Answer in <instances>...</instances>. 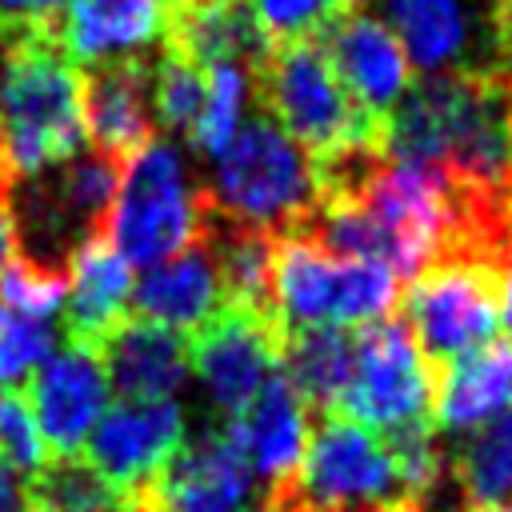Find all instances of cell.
I'll use <instances>...</instances> for the list:
<instances>
[{
	"mask_svg": "<svg viewBox=\"0 0 512 512\" xmlns=\"http://www.w3.org/2000/svg\"><path fill=\"white\" fill-rule=\"evenodd\" d=\"M512 80L500 76H424L384 116L380 152L388 160L452 172L468 188H504L508 180Z\"/></svg>",
	"mask_w": 512,
	"mask_h": 512,
	"instance_id": "obj_1",
	"label": "cell"
},
{
	"mask_svg": "<svg viewBox=\"0 0 512 512\" xmlns=\"http://www.w3.org/2000/svg\"><path fill=\"white\" fill-rule=\"evenodd\" d=\"M84 140V80L52 24L8 28L0 60V156L12 180L72 160Z\"/></svg>",
	"mask_w": 512,
	"mask_h": 512,
	"instance_id": "obj_2",
	"label": "cell"
},
{
	"mask_svg": "<svg viewBox=\"0 0 512 512\" xmlns=\"http://www.w3.org/2000/svg\"><path fill=\"white\" fill-rule=\"evenodd\" d=\"M208 212L256 232H304L320 208L312 156L272 120L248 116L244 128L212 156Z\"/></svg>",
	"mask_w": 512,
	"mask_h": 512,
	"instance_id": "obj_3",
	"label": "cell"
},
{
	"mask_svg": "<svg viewBox=\"0 0 512 512\" xmlns=\"http://www.w3.org/2000/svg\"><path fill=\"white\" fill-rule=\"evenodd\" d=\"M208 228V196L196 188L184 152L168 140H148L120 164V184L100 236L128 264H160Z\"/></svg>",
	"mask_w": 512,
	"mask_h": 512,
	"instance_id": "obj_4",
	"label": "cell"
},
{
	"mask_svg": "<svg viewBox=\"0 0 512 512\" xmlns=\"http://www.w3.org/2000/svg\"><path fill=\"white\" fill-rule=\"evenodd\" d=\"M396 280L380 260H344L320 248L312 232H284L272 252V312L284 332L368 328L396 304Z\"/></svg>",
	"mask_w": 512,
	"mask_h": 512,
	"instance_id": "obj_5",
	"label": "cell"
},
{
	"mask_svg": "<svg viewBox=\"0 0 512 512\" xmlns=\"http://www.w3.org/2000/svg\"><path fill=\"white\" fill-rule=\"evenodd\" d=\"M256 92L268 108L264 116H272L312 156V164L352 148H380L384 124L356 108L324 48L312 40L268 48L256 64Z\"/></svg>",
	"mask_w": 512,
	"mask_h": 512,
	"instance_id": "obj_6",
	"label": "cell"
},
{
	"mask_svg": "<svg viewBox=\"0 0 512 512\" xmlns=\"http://www.w3.org/2000/svg\"><path fill=\"white\" fill-rule=\"evenodd\" d=\"M280 496L300 512H388L420 504L404 492L388 440L340 412H324L308 432L304 460Z\"/></svg>",
	"mask_w": 512,
	"mask_h": 512,
	"instance_id": "obj_7",
	"label": "cell"
},
{
	"mask_svg": "<svg viewBox=\"0 0 512 512\" xmlns=\"http://www.w3.org/2000/svg\"><path fill=\"white\" fill-rule=\"evenodd\" d=\"M496 280H500L496 264L464 260V256L436 260L408 280L404 320L424 360L444 368L460 356L496 344V328H500Z\"/></svg>",
	"mask_w": 512,
	"mask_h": 512,
	"instance_id": "obj_8",
	"label": "cell"
},
{
	"mask_svg": "<svg viewBox=\"0 0 512 512\" xmlns=\"http://www.w3.org/2000/svg\"><path fill=\"white\" fill-rule=\"evenodd\" d=\"M376 4L396 32L412 72L424 76H508L500 12L492 0H352Z\"/></svg>",
	"mask_w": 512,
	"mask_h": 512,
	"instance_id": "obj_9",
	"label": "cell"
},
{
	"mask_svg": "<svg viewBox=\"0 0 512 512\" xmlns=\"http://www.w3.org/2000/svg\"><path fill=\"white\" fill-rule=\"evenodd\" d=\"M340 416L368 432L404 436L428 428L432 412V368L404 324H368L356 332L352 380L336 404Z\"/></svg>",
	"mask_w": 512,
	"mask_h": 512,
	"instance_id": "obj_10",
	"label": "cell"
},
{
	"mask_svg": "<svg viewBox=\"0 0 512 512\" xmlns=\"http://www.w3.org/2000/svg\"><path fill=\"white\" fill-rule=\"evenodd\" d=\"M284 328L276 316L224 304L200 332H192V372L200 376L208 400L232 420L240 416L268 376L280 368Z\"/></svg>",
	"mask_w": 512,
	"mask_h": 512,
	"instance_id": "obj_11",
	"label": "cell"
},
{
	"mask_svg": "<svg viewBox=\"0 0 512 512\" xmlns=\"http://www.w3.org/2000/svg\"><path fill=\"white\" fill-rule=\"evenodd\" d=\"M188 420L176 400H120L104 408L84 452L88 468L124 500L140 496L172 452L184 444Z\"/></svg>",
	"mask_w": 512,
	"mask_h": 512,
	"instance_id": "obj_12",
	"label": "cell"
},
{
	"mask_svg": "<svg viewBox=\"0 0 512 512\" xmlns=\"http://www.w3.org/2000/svg\"><path fill=\"white\" fill-rule=\"evenodd\" d=\"M252 496V468L244 464L228 428L184 436L160 476L132 496L136 512H240Z\"/></svg>",
	"mask_w": 512,
	"mask_h": 512,
	"instance_id": "obj_13",
	"label": "cell"
},
{
	"mask_svg": "<svg viewBox=\"0 0 512 512\" xmlns=\"http://www.w3.org/2000/svg\"><path fill=\"white\" fill-rule=\"evenodd\" d=\"M28 404L40 428V440L48 456L76 460L96 428V420L108 408V376L100 364V352L88 344H68L52 352L36 376L28 380Z\"/></svg>",
	"mask_w": 512,
	"mask_h": 512,
	"instance_id": "obj_14",
	"label": "cell"
},
{
	"mask_svg": "<svg viewBox=\"0 0 512 512\" xmlns=\"http://www.w3.org/2000/svg\"><path fill=\"white\" fill-rule=\"evenodd\" d=\"M324 56H328L332 72L340 76L344 92L356 100V108L364 116H372L376 124H384V116L412 88V64H408L396 32L376 12L352 8L348 16H340L328 28Z\"/></svg>",
	"mask_w": 512,
	"mask_h": 512,
	"instance_id": "obj_15",
	"label": "cell"
},
{
	"mask_svg": "<svg viewBox=\"0 0 512 512\" xmlns=\"http://www.w3.org/2000/svg\"><path fill=\"white\" fill-rule=\"evenodd\" d=\"M172 0H68L52 24L68 60L84 68L144 60L168 36Z\"/></svg>",
	"mask_w": 512,
	"mask_h": 512,
	"instance_id": "obj_16",
	"label": "cell"
},
{
	"mask_svg": "<svg viewBox=\"0 0 512 512\" xmlns=\"http://www.w3.org/2000/svg\"><path fill=\"white\" fill-rule=\"evenodd\" d=\"M224 428L236 440L252 476L268 484V492H280L292 484L308 448V404L296 396V388L280 368L268 376V384L256 392V400L240 416L224 420Z\"/></svg>",
	"mask_w": 512,
	"mask_h": 512,
	"instance_id": "obj_17",
	"label": "cell"
},
{
	"mask_svg": "<svg viewBox=\"0 0 512 512\" xmlns=\"http://www.w3.org/2000/svg\"><path fill=\"white\" fill-rule=\"evenodd\" d=\"M96 352H100L108 388H116L120 400H176V392L192 376L188 340L140 316L120 320L100 340Z\"/></svg>",
	"mask_w": 512,
	"mask_h": 512,
	"instance_id": "obj_18",
	"label": "cell"
},
{
	"mask_svg": "<svg viewBox=\"0 0 512 512\" xmlns=\"http://www.w3.org/2000/svg\"><path fill=\"white\" fill-rule=\"evenodd\" d=\"M152 64H104L84 76V132L96 140V152L124 164L152 140Z\"/></svg>",
	"mask_w": 512,
	"mask_h": 512,
	"instance_id": "obj_19",
	"label": "cell"
},
{
	"mask_svg": "<svg viewBox=\"0 0 512 512\" xmlns=\"http://www.w3.org/2000/svg\"><path fill=\"white\" fill-rule=\"evenodd\" d=\"M132 304L140 320H152L172 332H200L224 308V284L212 260L208 240L200 236L184 252L152 264L140 284H132Z\"/></svg>",
	"mask_w": 512,
	"mask_h": 512,
	"instance_id": "obj_20",
	"label": "cell"
},
{
	"mask_svg": "<svg viewBox=\"0 0 512 512\" xmlns=\"http://www.w3.org/2000/svg\"><path fill=\"white\" fill-rule=\"evenodd\" d=\"M164 48L192 60L196 68L248 64L268 56V40L256 28L244 0H172Z\"/></svg>",
	"mask_w": 512,
	"mask_h": 512,
	"instance_id": "obj_21",
	"label": "cell"
},
{
	"mask_svg": "<svg viewBox=\"0 0 512 512\" xmlns=\"http://www.w3.org/2000/svg\"><path fill=\"white\" fill-rule=\"evenodd\" d=\"M68 336L76 344L100 348V340L124 320L132 304V264L104 240L88 236L68 256Z\"/></svg>",
	"mask_w": 512,
	"mask_h": 512,
	"instance_id": "obj_22",
	"label": "cell"
},
{
	"mask_svg": "<svg viewBox=\"0 0 512 512\" xmlns=\"http://www.w3.org/2000/svg\"><path fill=\"white\" fill-rule=\"evenodd\" d=\"M504 408H512V344H488L440 368L432 400L436 428L464 436Z\"/></svg>",
	"mask_w": 512,
	"mask_h": 512,
	"instance_id": "obj_23",
	"label": "cell"
},
{
	"mask_svg": "<svg viewBox=\"0 0 512 512\" xmlns=\"http://www.w3.org/2000/svg\"><path fill=\"white\" fill-rule=\"evenodd\" d=\"M352 360H356V336L348 328H296L284 332L280 348V372L296 388V396L320 412H336L348 380H352Z\"/></svg>",
	"mask_w": 512,
	"mask_h": 512,
	"instance_id": "obj_24",
	"label": "cell"
},
{
	"mask_svg": "<svg viewBox=\"0 0 512 512\" xmlns=\"http://www.w3.org/2000/svg\"><path fill=\"white\" fill-rule=\"evenodd\" d=\"M452 472L468 512H512V408L460 436Z\"/></svg>",
	"mask_w": 512,
	"mask_h": 512,
	"instance_id": "obj_25",
	"label": "cell"
},
{
	"mask_svg": "<svg viewBox=\"0 0 512 512\" xmlns=\"http://www.w3.org/2000/svg\"><path fill=\"white\" fill-rule=\"evenodd\" d=\"M256 100V68L248 64H216L204 68V104L196 128L188 132L192 144L212 160L228 148V140L244 128L248 108Z\"/></svg>",
	"mask_w": 512,
	"mask_h": 512,
	"instance_id": "obj_26",
	"label": "cell"
},
{
	"mask_svg": "<svg viewBox=\"0 0 512 512\" xmlns=\"http://www.w3.org/2000/svg\"><path fill=\"white\" fill-rule=\"evenodd\" d=\"M256 28L264 32L268 48L280 44H304L320 32H328L340 16H348L352 0H244Z\"/></svg>",
	"mask_w": 512,
	"mask_h": 512,
	"instance_id": "obj_27",
	"label": "cell"
},
{
	"mask_svg": "<svg viewBox=\"0 0 512 512\" xmlns=\"http://www.w3.org/2000/svg\"><path fill=\"white\" fill-rule=\"evenodd\" d=\"M204 104V68L164 48V56L152 64V112L172 132H192Z\"/></svg>",
	"mask_w": 512,
	"mask_h": 512,
	"instance_id": "obj_28",
	"label": "cell"
},
{
	"mask_svg": "<svg viewBox=\"0 0 512 512\" xmlns=\"http://www.w3.org/2000/svg\"><path fill=\"white\" fill-rule=\"evenodd\" d=\"M64 296H68L64 268L40 264L24 252L0 272V308H8V312L32 316V320H52L64 308Z\"/></svg>",
	"mask_w": 512,
	"mask_h": 512,
	"instance_id": "obj_29",
	"label": "cell"
},
{
	"mask_svg": "<svg viewBox=\"0 0 512 512\" xmlns=\"http://www.w3.org/2000/svg\"><path fill=\"white\" fill-rule=\"evenodd\" d=\"M56 332L48 320H32L0 308V388H20L52 356Z\"/></svg>",
	"mask_w": 512,
	"mask_h": 512,
	"instance_id": "obj_30",
	"label": "cell"
},
{
	"mask_svg": "<svg viewBox=\"0 0 512 512\" xmlns=\"http://www.w3.org/2000/svg\"><path fill=\"white\" fill-rule=\"evenodd\" d=\"M68 0H0V20L4 28H28V24H52L56 8Z\"/></svg>",
	"mask_w": 512,
	"mask_h": 512,
	"instance_id": "obj_31",
	"label": "cell"
},
{
	"mask_svg": "<svg viewBox=\"0 0 512 512\" xmlns=\"http://www.w3.org/2000/svg\"><path fill=\"white\" fill-rule=\"evenodd\" d=\"M28 504H32V496H28L24 476L0 456V512H24Z\"/></svg>",
	"mask_w": 512,
	"mask_h": 512,
	"instance_id": "obj_32",
	"label": "cell"
},
{
	"mask_svg": "<svg viewBox=\"0 0 512 512\" xmlns=\"http://www.w3.org/2000/svg\"><path fill=\"white\" fill-rule=\"evenodd\" d=\"M20 256V232H16V220L8 212V204H0V272Z\"/></svg>",
	"mask_w": 512,
	"mask_h": 512,
	"instance_id": "obj_33",
	"label": "cell"
},
{
	"mask_svg": "<svg viewBox=\"0 0 512 512\" xmlns=\"http://www.w3.org/2000/svg\"><path fill=\"white\" fill-rule=\"evenodd\" d=\"M496 308H500V324L512 340V256L500 264V280H496Z\"/></svg>",
	"mask_w": 512,
	"mask_h": 512,
	"instance_id": "obj_34",
	"label": "cell"
},
{
	"mask_svg": "<svg viewBox=\"0 0 512 512\" xmlns=\"http://www.w3.org/2000/svg\"><path fill=\"white\" fill-rule=\"evenodd\" d=\"M256 512H300L288 496H280V492H268V500H264V508H256Z\"/></svg>",
	"mask_w": 512,
	"mask_h": 512,
	"instance_id": "obj_35",
	"label": "cell"
},
{
	"mask_svg": "<svg viewBox=\"0 0 512 512\" xmlns=\"http://www.w3.org/2000/svg\"><path fill=\"white\" fill-rule=\"evenodd\" d=\"M12 172H8V164H4V156H0V204H8L12 200Z\"/></svg>",
	"mask_w": 512,
	"mask_h": 512,
	"instance_id": "obj_36",
	"label": "cell"
},
{
	"mask_svg": "<svg viewBox=\"0 0 512 512\" xmlns=\"http://www.w3.org/2000/svg\"><path fill=\"white\" fill-rule=\"evenodd\" d=\"M500 32H504V60H508V76H512V16L500 20Z\"/></svg>",
	"mask_w": 512,
	"mask_h": 512,
	"instance_id": "obj_37",
	"label": "cell"
},
{
	"mask_svg": "<svg viewBox=\"0 0 512 512\" xmlns=\"http://www.w3.org/2000/svg\"><path fill=\"white\" fill-rule=\"evenodd\" d=\"M388 512H424L420 504H404V508H388Z\"/></svg>",
	"mask_w": 512,
	"mask_h": 512,
	"instance_id": "obj_38",
	"label": "cell"
},
{
	"mask_svg": "<svg viewBox=\"0 0 512 512\" xmlns=\"http://www.w3.org/2000/svg\"><path fill=\"white\" fill-rule=\"evenodd\" d=\"M24 512H40V508H36V504H28V508H24Z\"/></svg>",
	"mask_w": 512,
	"mask_h": 512,
	"instance_id": "obj_39",
	"label": "cell"
}]
</instances>
